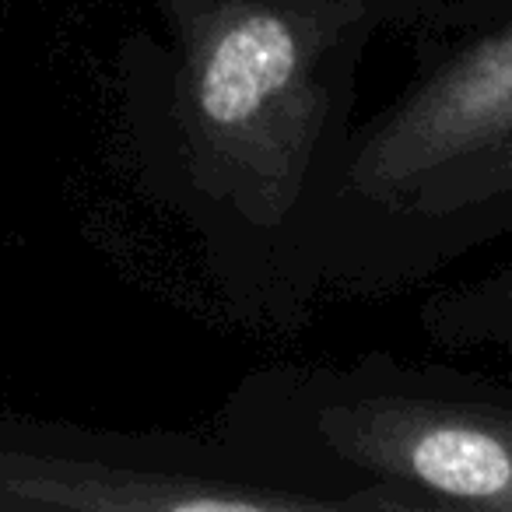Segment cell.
<instances>
[{"mask_svg":"<svg viewBox=\"0 0 512 512\" xmlns=\"http://www.w3.org/2000/svg\"><path fill=\"white\" fill-rule=\"evenodd\" d=\"M295 71V39L271 15L242 18L214 43L200 71V113L218 127L242 123L288 85Z\"/></svg>","mask_w":512,"mask_h":512,"instance_id":"cell-1","label":"cell"},{"mask_svg":"<svg viewBox=\"0 0 512 512\" xmlns=\"http://www.w3.org/2000/svg\"><path fill=\"white\" fill-rule=\"evenodd\" d=\"M411 467L428 488L442 491V495L509 505V449L488 432L463 425L435 428L414 442Z\"/></svg>","mask_w":512,"mask_h":512,"instance_id":"cell-2","label":"cell"}]
</instances>
